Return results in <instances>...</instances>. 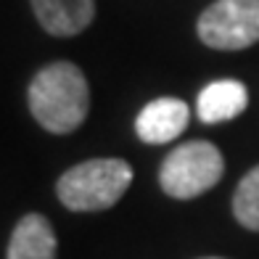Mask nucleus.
<instances>
[{
	"instance_id": "9",
	"label": "nucleus",
	"mask_w": 259,
	"mask_h": 259,
	"mask_svg": "<svg viewBox=\"0 0 259 259\" xmlns=\"http://www.w3.org/2000/svg\"><path fill=\"white\" fill-rule=\"evenodd\" d=\"M233 214L243 228L259 233V164L243 175L233 196Z\"/></svg>"
},
{
	"instance_id": "7",
	"label": "nucleus",
	"mask_w": 259,
	"mask_h": 259,
	"mask_svg": "<svg viewBox=\"0 0 259 259\" xmlns=\"http://www.w3.org/2000/svg\"><path fill=\"white\" fill-rule=\"evenodd\" d=\"M249 106V90L238 79H214L198 93L196 111L204 124L230 122Z\"/></svg>"
},
{
	"instance_id": "1",
	"label": "nucleus",
	"mask_w": 259,
	"mask_h": 259,
	"mask_svg": "<svg viewBox=\"0 0 259 259\" xmlns=\"http://www.w3.org/2000/svg\"><path fill=\"white\" fill-rule=\"evenodd\" d=\"M27 103L40 127L66 135L85 122L90 111V88L82 69L69 61H53L32 77Z\"/></svg>"
},
{
	"instance_id": "10",
	"label": "nucleus",
	"mask_w": 259,
	"mask_h": 259,
	"mask_svg": "<svg viewBox=\"0 0 259 259\" xmlns=\"http://www.w3.org/2000/svg\"><path fill=\"white\" fill-rule=\"evenodd\" d=\"M206 259H220V256H206Z\"/></svg>"
},
{
	"instance_id": "4",
	"label": "nucleus",
	"mask_w": 259,
	"mask_h": 259,
	"mask_svg": "<svg viewBox=\"0 0 259 259\" xmlns=\"http://www.w3.org/2000/svg\"><path fill=\"white\" fill-rule=\"evenodd\" d=\"M198 37L214 51H243L259 42V0H217L198 16Z\"/></svg>"
},
{
	"instance_id": "8",
	"label": "nucleus",
	"mask_w": 259,
	"mask_h": 259,
	"mask_svg": "<svg viewBox=\"0 0 259 259\" xmlns=\"http://www.w3.org/2000/svg\"><path fill=\"white\" fill-rule=\"evenodd\" d=\"M6 259H56V233L42 214H27L8 238Z\"/></svg>"
},
{
	"instance_id": "3",
	"label": "nucleus",
	"mask_w": 259,
	"mask_h": 259,
	"mask_svg": "<svg viewBox=\"0 0 259 259\" xmlns=\"http://www.w3.org/2000/svg\"><path fill=\"white\" fill-rule=\"evenodd\" d=\"M222 172H225V159L214 143L188 140L164 159L159 169V185L167 196L188 201L214 188L222 180Z\"/></svg>"
},
{
	"instance_id": "5",
	"label": "nucleus",
	"mask_w": 259,
	"mask_h": 259,
	"mask_svg": "<svg viewBox=\"0 0 259 259\" xmlns=\"http://www.w3.org/2000/svg\"><path fill=\"white\" fill-rule=\"evenodd\" d=\"M191 119V109L180 98H156L140 109L135 119V133L143 143L161 146L180 138Z\"/></svg>"
},
{
	"instance_id": "2",
	"label": "nucleus",
	"mask_w": 259,
	"mask_h": 259,
	"mask_svg": "<svg viewBox=\"0 0 259 259\" xmlns=\"http://www.w3.org/2000/svg\"><path fill=\"white\" fill-rule=\"evenodd\" d=\"M130 183L133 167L124 159H88L58 178L56 193L72 211H103L119 201Z\"/></svg>"
},
{
	"instance_id": "6",
	"label": "nucleus",
	"mask_w": 259,
	"mask_h": 259,
	"mask_svg": "<svg viewBox=\"0 0 259 259\" xmlns=\"http://www.w3.org/2000/svg\"><path fill=\"white\" fill-rule=\"evenodd\" d=\"M40 27L56 37H72L90 27L96 0H29Z\"/></svg>"
}]
</instances>
